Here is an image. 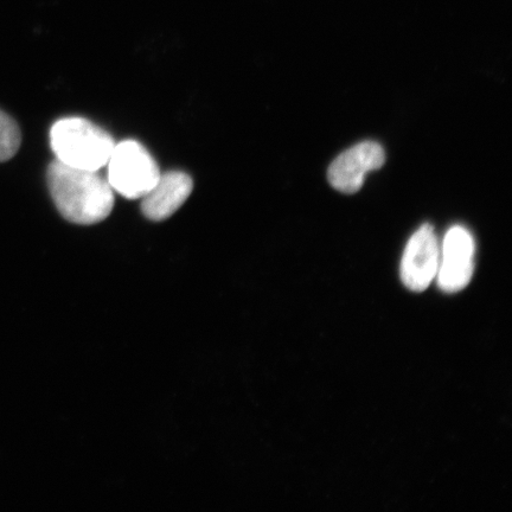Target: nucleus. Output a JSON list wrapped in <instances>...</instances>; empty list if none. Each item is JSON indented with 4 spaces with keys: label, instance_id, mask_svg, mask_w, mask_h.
Returning a JSON list of instances; mask_svg holds the SVG:
<instances>
[{
    "label": "nucleus",
    "instance_id": "nucleus-1",
    "mask_svg": "<svg viewBox=\"0 0 512 512\" xmlns=\"http://www.w3.org/2000/svg\"><path fill=\"white\" fill-rule=\"evenodd\" d=\"M47 178L55 206L67 221L91 226L111 215L114 190L99 171L76 169L55 160Z\"/></svg>",
    "mask_w": 512,
    "mask_h": 512
},
{
    "label": "nucleus",
    "instance_id": "nucleus-2",
    "mask_svg": "<svg viewBox=\"0 0 512 512\" xmlns=\"http://www.w3.org/2000/svg\"><path fill=\"white\" fill-rule=\"evenodd\" d=\"M56 160L72 168L99 171L108 163L115 142L110 133L85 118H64L50 130Z\"/></svg>",
    "mask_w": 512,
    "mask_h": 512
},
{
    "label": "nucleus",
    "instance_id": "nucleus-3",
    "mask_svg": "<svg viewBox=\"0 0 512 512\" xmlns=\"http://www.w3.org/2000/svg\"><path fill=\"white\" fill-rule=\"evenodd\" d=\"M106 166L108 183L128 200H142L162 175L156 159L136 140L115 144Z\"/></svg>",
    "mask_w": 512,
    "mask_h": 512
},
{
    "label": "nucleus",
    "instance_id": "nucleus-4",
    "mask_svg": "<svg viewBox=\"0 0 512 512\" xmlns=\"http://www.w3.org/2000/svg\"><path fill=\"white\" fill-rule=\"evenodd\" d=\"M476 246L465 227L454 226L445 235L440 249L438 285L446 293L464 290L475 271Z\"/></svg>",
    "mask_w": 512,
    "mask_h": 512
},
{
    "label": "nucleus",
    "instance_id": "nucleus-5",
    "mask_svg": "<svg viewBox=\"0 0 512 512\" xmlns=\"http://www.w3.org/2000/svg\"><path fill=\"white\" fill-rule=\"evenodd\" d=\"M440 246L431 224H424L408 241L401 261V279L409 290L424 292L437 277Z\"/></svg>",
    "mask_w": 512,
    "mask_h": 512
},
{
    "label": "nucleus",
    "instance_id": "nucleus-6",
    "mask_svg": "<svg viewBox=\"0 0 512 512\" xmlns=\"http://www.w3.org/2000/svg\"><path fill=\"white\" fill-rule=\"evenodd\" d=\"M384 162L386 153L380 144H357L332 162L328 171L329 183L343 194H355L363 187L368 172L381 169Z\"/></svg>",
    "mask_w": 512,
    "mask_h": 512
},
{
    "label": "nucleus",
    "instance_id": "nucleus-7",
    "mask_svg": "<svg viewBox=\"0 0 512 512\" xmlns=\"http://www.w3.org/2000/svg\"><path fill=\"white\" fill-rule=\"evenodd\" d=\"M192 189L194 181L185 172H166L142 198V213L153 222L169 219L188 200Z\"/></svg>",
    "mask_w": 512,
    "mask_h": 512
},
{
    "label": "nucleus",
    "instance_id": "nucleus-8",
    "mask_svg": "<svg viewBox=\"0 0 512 512\" xmlns=\"http://www.w3.org/2000/svg\"><path fill=\"white\" fill-rule=\"evenodd\" d=\"M21 143V130L16 121L0 110V162H6L14 157Z\"/></svg>",
    "mask_w": 512,
    "mask_h": 512
}]
</instances>
